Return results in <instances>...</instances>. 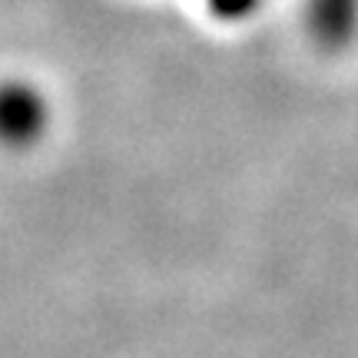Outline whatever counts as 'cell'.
Returning a JSON list of instances; mask_svg holds the SVG:
<instances>
[{"label": "cell", "instance_id": "3957f363", "mask_svg": "<svg viewBox=\"0 0 358 358\" xmlns=\"http://www.w3.org/2000/svg\"><path fill=\"white\" fill-rule=\"evenodd\" d=\"M206 3L219 20H245V17H252L259 10L262 0H206Z\"/></svg>", "mask_w": 358, "mask_h": 358}, {"label": "cell", "instance_id": "7a4b0ae2", "mask_svg": "<svg viewBox=\"0 0 358 358\" xmlns=\"http://www.w3.org/2000/svg\"><path fill=\"white\" fill-rule=\"evenodd\" d=\"M306 20L322 50L338 53L358 34V0H308Z\"/></svg>", "mask_w": 358, "mask_h": 358}, {"label": "cell", "instance_id": "6da1fadb", "mask_svg": "<svg viewBox=\"0 0 358 358\" xmlns=\"http://www.w3.org/2000/svg\"><path fill=\"white\" fill-rule=\"evenodd\" d=\"M50 127V103L27 80L0 83V146L30 150Z\"/></svg>", "mask_w": 358, "mask_h": 358}]
</instances>
